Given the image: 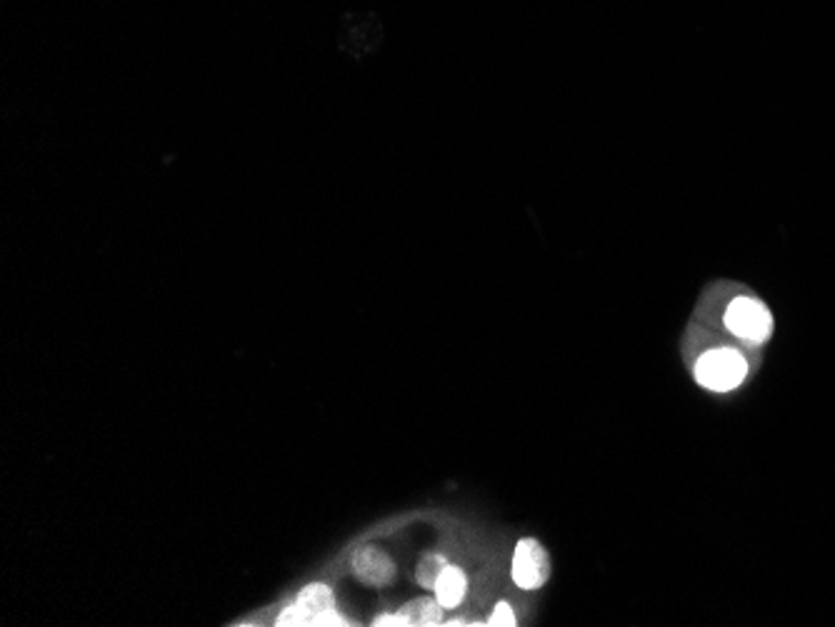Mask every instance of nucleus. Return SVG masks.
Wrapping results in <instances>:
<instances>
[{
    "label": "nucleus",
    "instance_id": "6e6552de",
    "mask_svg": "<svg viewBox=\"0 0 835 627\" xmlns=\"http://www.w3.org/2000/svg\"><path fill=\"white\" fill-rule=\"evenodd\" d=\"M445 567V557L441 555H425L421 563H418V570H415V577L418 583H421L423 587H435V583H438V577L443 573Z\"/></svg>",
    "mask_w": 835,
    "mask_h": 627
},
{
    "label": "nucleus",
    "instance_id": "7ed1b4c3",
    "mask_svg": "<svg viewBox=\"0 0 835 627\" xmlns=\"http://www.w3.org/2000/svg\"><path fill=\"white\" fill-rule=\"evenodd\" d=\"M726 328L748 343H765L773 332V318L761 300L736 298L726 310Z\"/></svg>",
    "mask_w": 835,
    "mask_h": 627
},
{
    "label": "nucleus",
    "instance_id": "423d86ee",
    "mask_svg": "<svg viewBox=\"0 0 835 627\" xmlns=\"http://www.w3.org/2000/svg\"><path fill=\"white\" fill-rule=\"evenodd\" d=\"M466 587H468L466 573L455 565H445L433 591L443 607H455L463 603V597H466Z\"/></svg>",
    "mask_w": 835,
    "mask_h": 627
},
{
    "label": "nucleus",
    "instance_id": "0eeeda50",
    "mask_svg": "<svg viewBox=\"0 0 835 627\" xmlns=\"http://www.w3.org/2000/svg\"><path fill=\"white\" fill-rule=\"evenodd\" d=\"M403 620L405 625H418V627H431V625H441L443 623V605L438 603V597H418V601L408 603L403 610Z\"/></svg>",
    "mask_w": 835,
    "mask_h": 627
},
{
    "label": "nucleus",
    "instance_id": "39448f33",
    "mask_svg": "<svg viewBox=\"0 0 835 627\" xmlns=\"http://www.w3.org/2000/svg\"><path fill=\"white\" fill-rule=\"evenodd\" d=\"M353 573L370 587H383L395 577V563L385 550L363 545L353 555Z\"/></svg>",
    "mask_w": 835,
    "mask_h": 627
},
{
    "label": "nucleus",
    "instance_id": "20e7f679",
    "mask_svg": "<svg viewBox=\"0 0 835 627\" xmlns=\"http://www.w3.org/2000/svg\"><path fill=\"white\" fill-rule=\"evenodd\" d=\"M510 575H514V583L520 591H538V587H543L550 577V557L546 548L538 540H520L514 553Z\"/></svg>",
    "mask_w": 835,
    "mask_h": 627
},
{
    "label": "nucleus",
    "instance_id": "1a4fd4ad",
    "mask_svg": "<svg viewBox=\"0 0 835 627\" xmlns=\"http://www.w3.org/2000/svg\"><path fill=\"white\" fill-rule=\"evenodd\" d=\"M488 625H500V627L516 625V613H514V607H510L508 603H500V605L496 607V610L490 613Z\"/></svg>",
    "mask_w": 835,
    "mask_h": 627
},
{
    "label": "nucleus",
    "instance_id": "f257e3e1",
    "mask_svg": "<svg viewBox=\"0 0 835 627\" xmlns=\"http://www.w3.org/2000/svg\"><path fill=\"white\" fill-rule=\"evenodd\" d=\"M281 627H300V625H348L346 617L336 613L334 605V591L323 583H310L300 591L298 601L283 610L278 617Z\"/></svg>",
    "mask_w": 835,
    "mask_h": 627
},
{
    "label": "nucleus",
    "instance_id": "f03ea898",
    "mask_svg": "<svg viewBox=\"0 0 835 627\" xmlns=\"http://www.w3.org/2000/svg\"><path fill=\"white\" fill-rule=\"evenodd\" d=\"M748 375V363L738 350L718 348L708 350L698 358L696 363V380L706 391L714 393H730L743 383Z\"/></svg>",
    "mask_w": 835,
    "mask_h": 627
}]
</instances>
